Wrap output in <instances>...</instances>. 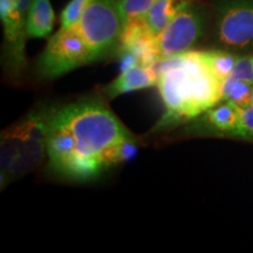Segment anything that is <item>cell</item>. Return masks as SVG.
I'll return each instance as SVG.
<instances>
[{
    "mask_svg": "<svg viewBox=\"0 0 253 253\" xmlns=\"http://www.w3.org/2000/svg\"><path fill=\"white\" fill-rule=\"evenodd\" d=\"M217 41L232 50L253 49V0H225L218 8Z\"/></svg>",
    "mask_w": 253,
    "mask_h": 253,
    "instance_id": "7",
    "label": "cell"
},
{
    "mask_svg": "<svg viewBox=\"0 0 253 253\" xmlns=\"http://www.w3.org/2000/svg\"><path fill=\"white\" fill-rule=\"evenodd\" d=\"M221 101L235 103L240 109H246L253 103L252 84L226 79L221 86Z\"/></svg>",
    "mask_w": 253,
    "mask_h": 253,
    "instance_id": "13",
    "label": "cell"
},
{
    "mask_svg": "<svg viewBox=\"0 0 253 253\" xmlns=\"http://www.w3.org/2000/svg\"><path fill=\"white\" fill-rule=\"evenodd\" d=\"M157 80L158 75L153 66L137 65L122 71L103 91L108 99H114L119 95L154 86L157 84Z\"/></svg>",
    "mask_w": 253,
    "mask_h": 253,
    "instance_id": "9",
    "label": "cell"
},
{
    "mask_svg": "<svg viewBox=\"0 0 253 253\" xmlns=\"http://www.w3.org/2000/svg\"><path fill=\"white\" fill-rule=\"evenodd\" d=\"M167 112L157 126L164 129L207 113L221 101L223 82L213 74L203 52L189 50L161 59L153 66Z\"/></svg>",
    "mask_w": 253,
    "mask_h": 253,
    "instance_id": "2",
    "label": "cell"
},
{
    "mask_svg": "<svg viewBox=\"0 0 253 253\" xmlns=\"http://www.w3.org/2000/svg\"><path fill=\"white\" fill-rule=\"evenodd\" d=\"M252 94H253V84H252ZM253 104V103H252Z\"/></svg>",
    "mask_w": 253,
    "mask_h": 253,
    "instance_id": "18",
    "label": "cell"
},
{
    "mask_svg": "<svg viewBox=\"0 0 253 253\" xmlns=\"http://www.w3.org/2000/svg\"><path fill=\"white\" fill-rule=\"evenodd\" d=\"M94 61L118 48L123 31V19L116 0H91L75 24Z\"/></svg>",
    "mask_w": 253,
    "mask_h": 253,
    "instance_id": "4",
    "label": "cell"
},
{
    "mask_svg": "<svg viewBox=\"0 0 253 253\" xmlns=\"http://www.w3.org/2000/svg\"><path fill=\"white\" fill-rule=\"evenodd\" d=\"M54 19V11L49 0H32L27 15V37H48L53 30Z\"/></svg>",
    "mask_w": 253,
    "mask_h": 253,
    "instance_id": "10",
    "label": "cell"
},
{
    "mask_svg": "<svg viewBox=\"0 0 253 253\" xmlns=\"http://www.w3.org/2000/svg\"><path fill=\"white\" fill-rule=\"evenodd\" d=\"M93 61L89 47L74 25L60 28L49 38L38 62V72L43 79H55Z\"/></svg>",
    "mask_w": 253,
    "mask_h": 253,
    "instance_id": "5",
    "label": "cell"
},
{
    "mask_svg": "<svg viewBox=\"0 0 253 253\" xmlns=\"http://www.w3.org/2000/svg\"><path fill=\"white\" fill-rule=\"evenodd\" d=\"M54 108H40L1 132L0 176L1 188L26 175L42 162L47 154L48 123Z\"/></svg>",
    "mask_w": 253,
    "mask_h": 253,
    "instance_id": "3",
    "label": "cell"
},
{
    "mask_svg": "<svg viewBox=\"0 0 253 253\" xmlns=\"http://www.w3.org/2000/svg\"><path fill=\"white\" fill-rule=\"evenodd\" d=\"M137 144L103 103L84 100L54 108L48 123L49 167L73 181H89L136 154Z\"/></svg>",
    "mask_w": 253,
    "mask_h": 253,
    "instance_id": "1",
    "label": "cell"
},
{
    "mask_svg": "<svg viewBox=\"0 0 253 253\" xmlns=\"http://www.w3.org/2000/svg\"><path fill=\"white\" fill-rule=\"evenodd\" d=\"M227 79L253 84V56H242L237 60L235 68Z\"/></svg>",
    "mask_w": 253,
    "mask_h": 253,
    "instance_id": "17",
    "label": "cell"
},
{
    "mask_svg": "<svg viewBox=\"0 0 253 253\" xmlns=\"http://www.w3.org/2000/svg\"><path fill=\"white\" fill-rule=\"evenodd\" d=\"M204 31L201 11L190 4L182 9L157 36L160 60L191 50Z\"/></svg>",
    "mask_w": 253,
    "mask_h": 253,
    "instance_id": "8",
    "label": "cell"
},
{
    "mask_svg": "<svg viewBox=\"0 0 253 253\" xmlns=\"http://www.w3.org/2000/svg\"><path fill=\"white\" fill-rule=\"evenodd\" d=\"M203 55L209 68L221 82L230 77L238 60L237 55L229 52H221V50H209V52H203Z\"/></svg>",
    "mask_w": 253,
    "mask_h": 253,
    "instance_id": "14",
    "label": "cell"
},
{
    "mask_svg": "<svg viewBox=\"0 0 253 253\" xmlns=\"http://www.w3.org/2000/svg\"><path fill=\"white\" fill-rule=\"evenodd\" d=\"M91 0H71L68 5L63 8L61 17V28H68L74 26L80 20L84 9L90 4Z\"/></svg>",
    "mask_w": 253,
    "mask_h": 253,
    "instance_id": "16",
    "label": "cell"
},
{
    "mask_svg": "<svg viewBox=\"0 0 253 253\" xmlns=\"http://www.w3.org/2000/svg\"><path fill=\"white\" fill-rule=\"evenodd\" d=\"M32 0H0V18L4 27L2 65L6 74L19 80L26 71V24Z\"/></svg>",
    "mask_w": 253,
    "mask_h": 253,
    "instance_id": "6",
    "label": "cell"
},
{
    "mask_svg": "<svg viewBox=\"0 0 253 253\" xmlns=\"http://www.w3.org/2000/svg\"><path fill=\"white\" fill-rule=\"evenodd\" d=\"M156 0H119L123 23L136 18H143Z\"/></svg>",
    "mask_w": 253,
    "mask_h": 253,
    "instance_id": "15",
    "label": "cell"
},
{
    "mask_svg": "<svg viewBox=\"0 0 253 253\" xmlns=\"http://www.w3.org/2000/svg\"><path fill=\"white\" fill-rule=\"evenodd\" d=\"M242 110L235 103L225 101V103L209 109L205 119L216 130L236 136L242 120Z\"/></svg>",
    "mask_w": 253,
    "mask_h": 253,
    "instance_id": "12",
    "label": "cell"
},
{
    "mask_svg": "<svg viewBox=\"0 0 253 253\" xmlns=\"http://www.w3.org/2000/svg\"><path fill=\"white\" fill-rule=\"evenodd\" d=\"M190 1L191 0H156L145 15L150 31L157 37L182 9L190 5Z\"/></svg>",
    "mask_w": 253,
    "mask_h": 253,
    "instance_id": "11",
    "label": "cell"
}]
</instances>
